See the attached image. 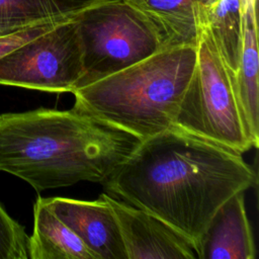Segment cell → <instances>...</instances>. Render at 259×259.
<instances>
[{
    "mask_svg": "<svg viewBox=\"0 0 259 259\" xmlns=\"http://www.w3.org/2000/svg\"><path fill=\"white\" fill-rule=\"evenodd\" d=\"M256 182L241 154L172 126L141 141L102 184L107 192L168 224L196 253L219 207Z\"/></svg>",
    "mask_w": 259,
    "mask_h": 259,
    "instance_id": "obj_1",
    "label": "cell"
},
{
    "mask_svg": "<svg viewBox=\"0 0 259 259\" xmlns=\"http://www.w3.org/2000/svg\"><path fill=\"white\" fill-rule=\"evenodd\" d=\"M141 143L73 106L0 114V171L37 192L104 182Z\"/></svg>",
    "mask_w": 259,
    "mask_h": 259,
    "instance_id": "obj_2",
    "label": "cell"
},
{
    "mask_svg": "<svg viewBox=\"0 0 259 259\" xmlns=\"http://www.w3.org/2000/svg\"><path fill=\"white\" fill-rule=\"evenodd\" d=\"M195 63L194 46L161 50L75 90L74 107L146 140L172 127Z\"/></svg>",
    "mask_w": 259,
    "mask_h": 259,
    "instance_id": "obj_3",
    "label": "cell"
},
{
    "mask_svg": "<svg viewBox=\"0 0 259 259\" xmlns=\"http://www.w3.org/2000/svg\"><path fill=\"white\" fill-rule=\"evenodd\" d=\"M172 126L238 154L254 147L243 121L232 76L210 36L202 29L195 67Z\"/></svg>",
    "mask_w": 259,
    "mask_h": 259,
    "instance_id": "obj_4",
    "label": "cell"
},
{
    "mask_svg": "<svg viewBox=\"0 0 259 259\" xmlns=\"http://www.w3.org/2000/svg\"><path fill=\"white\" fill-rule=\"evenodd\" d=\"M74 22L83 63L77 89L164 50L152 22L126 0H102L81 11Z\"/></svg>",
    "mask_w": 259,
    "mask_h": 259,
    "instance_id": "obj_5",
    "label": "cell"
},
{
    "mask_svg": "<svg viewBox=\"0 0 259 259\" xmlns=\"http://www.w3.org/2000/svg\"><path fill=\"white\" fill-rule=\"evenodd\" d=\"M74 18L0 58V85L73 93L83 76L82 52Z\"/></svg>",
    "mask_w": 259,
    "mask_h": 259,
    "instance_id": "obj_6",
    "label": "cell"
},
{
    "mask_svg": "<svg viewBox=\"0 0 259 259\" xmlns=\"http://www.w3.org/2000/svg\"><path fill=\"white\" fill-rule=\"evenodd\" d=\"M119 224L127 259H195L192 244L157 217L102 193Z\"/></svg>",
    "mask_w": 259,
    "mask_h": 259,
    "instance_id": "obj_7",
    "label": "cell"
},
{
    "mask_svg": "<svg viewBox=\"0 0 259 259\" xmlns=\"http://www.w3.org/2000/svg\"><path fill=\"white\" fill-rule=\"evenodd\" d=\"M45 200L96 259H127L116 215L101 195L92 201L67 197Z\"/></svg>",
    "mask_w": 259,
    "mask_h": 259,
    "instance_id": "obj_8",
    "label": "cell"
},
{
    "mask_svg": "<svg viewBox=\"0 0 259 259\" xmlns=\"http://www.w3.org/2000/svg\"><path fill=\"white\" fill-rule=\"evenodd\" d=\"M198 259H254L256 248L246 213L244 191L224 202L211 218L196 249Z\"/></svg>",
    "mask_w": 259,
    "mask_h": 259,
    "instance_id": "obj_9",
    "label": "cell"
},
{
    "mask_svg": "<svg viewBox=\"0 0 259 259\" xmlns=\"http://www.w3.org/2000/svg\"><path fill=\"white\" fill-rule=\"evenodd\" d=\"M258 67L256 0H247L239 64L232 80L245 127L255 148L259 144Z\"/></svg>",
    "mask_w": 259,
    "mask_h": 259,
    "instance_id": "obj_10",
    "label": "cell"
},
{
    "mask_svg": "<svg viewBox=\"0 0 259 259\" xmlns=\"http://www.w3.org/2000/svg\"><path fill=\"white\" fill-rule=\"evenodd\" d=\"M247 0H207L197 11L199 31L208 33L233 77L238 69Z\"/></svg>",
    "mask_w": 259,
    "mask_h": 259,
    "instance_id": "obj_11",
    "label": "cell"
},
{
    "mask_svg": "<svg viewBox=\"0 0 259 259\" xmlns=\"http://www.w3.org/2000/svg\"><path fill=\"white\" fill-rule=\"evenodd\" d=\"M152 22L163 49L194 46L199 40L197 11L207 0H126Z\"/></svg>",
    "mask_w": 259,
    "mask_h": 259,
    "instance_id": "obj_12",
    "label": "cell"
},
{
    "mask_svg": "<svg viewBox=\"0 0 259 259\" xmlns=\"http://www.w3.org/2000/svg\"><path fill=\"white\" fill-rule=\"evenodd\" d=\"M28 251L29 259H96L40 196L33 205V231Z\"/></svg>",
    "mask_w": 259,
    "mask_h": 259,
    "instance_id": "obj_13",
    "label": "cell"
},
{
    "mask_svg": "<svg viewBox=\"0 0 259 259\" xmlns=\"http://www.w3.org/2000/svg\"><path fill=\"white\" fill-rule=\"evenodd\" d=\"M102 0H0V31H14L74 18Z\"/></svg>",
    "mask_w": 259,
    "mask_h": 259,
    "instance_id": "obj_14",
    "label": "cell"
},
{
    "mask_svg": "<svg viewBox=\"0 0 259 259\" xmlns=\"http://www.w3.org/2000/svg\"><path fill=\"white\" fill-rule=\"evenodd\" d=\"M29 236L0 203V259H29Z\"/></svg>",
    "mask_w": 259,
    "mask_h": 259,
    "instance_id": "obj_15",
    "label": "cell"
},
{
    "mask_svg": "<svg viewBox=\"0 0 259 259\" xmlns=\"http://www.w3.org/2000/svg\"><path fill=\"white\" fill-rule=\"evenodd\" d=\"M64 21H67V20H64ZM64 21L47 22V23L26 27V28L14 31L12 33L0 36V58L4 57L5 55L14 51L18 47L29 41L30 39L49 31L50 29H52L53 27H55L56 25H58Z\"/></svg>",
    "mask_w": 259,
    "mask_h": 259,
    "instance_id": "obj_16",
    "label": "cell"
},
{
    "mask_svg": "<svg viewBox=\"0 0 259 259\" xmlns=\"http://www.w3.org/2000/svg\"><path fill=\"white\" fill-rule=\"evenodd\" d=\"M3 35H5V34H3V33L0 31V36H3Z\"/></svg>",
    "mask_w": 259,
    "mask_h": 259,
    "instance_id": "obj_17",
    "label": "cell"
}]
</instances>
